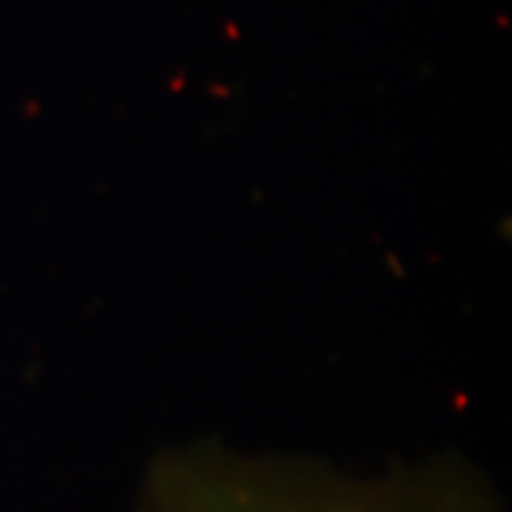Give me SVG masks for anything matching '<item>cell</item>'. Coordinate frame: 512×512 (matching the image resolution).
I'll use <instances>...</instances> for the list:
<instances>
[{
    "label": "cell",
    "instance_id": "obj_1",
    "mask_svg": "<svg viewBox=\"0 0 512 512\" xmlns=\"http://www.w3.org/2000/svg\"><path fill=\"white\" fill-rule=\"evenodd\" d=\"M133 512H503V503L459 456L360 469L197 439L150 459Z\"/></svg>",
    "mask_w": 512,
    "mask_h": 512
}]
</instances>
